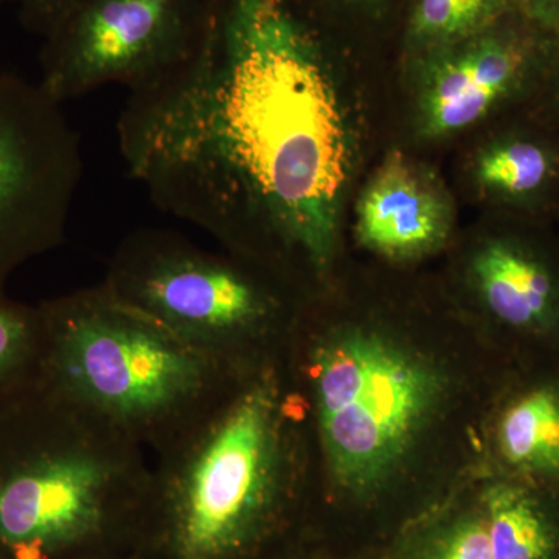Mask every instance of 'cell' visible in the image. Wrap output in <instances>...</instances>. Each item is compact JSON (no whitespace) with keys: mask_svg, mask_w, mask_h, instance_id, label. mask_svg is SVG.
<instances>
[{"mask_svg":"<svg viewBox=\"0 0 559 559\" xmlns=\"http://www.w3.org/2000/svg\"><path fill=\"white\" fill-rule=\"evenodd\" d=\"M128 173L164 212L253 260L329 274L352 173L336 80L289 0H218L189 57L130 91Z\"/></svg>","mask_w":559,"mask_h":559,"instance_id":"1","label":"cell"},{"mask_svg":"<svg viewBox=\"0 0 559 559\" xmlns=\"http://www.w3.org/2000/svg\"><path fill=\"white\" fill-rule=\"evenodd\" d=\"M305 406L280 360L238 374L154 454L148 513L165 559H249L277 532L305 476Z\"/></svg>","mask_w":559,"mask_h":559,"instance_id":"2","label":"cell"},{"mask_svg":"<svg viewBox=\"0 0 559 559\" xmlns=\"http://www.w3.org/2000/svg\"><path fill=\"white\" fill-rule=\"evenodd\" d=\"M40 392L153 454L191 428L241 373L191 347L102 283L40 301Z\"/></svg>","mask_w":559,"mask_h":559,"instance_id":"3","label":"cell"},{"mask_svg":"<svg viewBox=\"0 0 559 559\" xmlns=\"http://www.w3.org/2000/svg\"><path fill=\"white\" fill-rule=\"evenodd\" d=\"M142 448L39 392L0 414V559H72L148 513Z\"/></svg>","mask_w":559,"mask_h":559,"instance_id":"4","label":"cell"},{"mask_svg":"<svg viewBox=\"0 0 559 559\" xmlns=\"http://www.w3.org/2000/svg\"><path fill=\"white\" fill-rule=\"evenodd\" d=\"M296 360L325 476L355 496L380 491L440 409L447 384L439 367L373 329L318 331Z\"/></svg>","mask_w":559,"mask_h":559,"instance_id":"5","label":"cell"},{"mask_svg":"<svg viewBox=\"0 0 559 559\" xmlns=\"http://www.w3.org/2000/svg\"><path fill=\"white\" fill-rule=\"evenodd\" d=\"M213 252L175 231L142 229L112 253L102 286L235 373L277 356L286 305L238 253Z\"/></svg>","mask_w":559,"mask_h":559,"instance_id":"6","label":"cell"},{"mask_svg":"<svg viewBox=\"0 0 559 559\" xmlns=\"http://www.w3.org/2000/svg\"><path fill=\"white\" fill-rule=\"evenodd\" d=\"M80 138L39 83L0 72V294L61 245L79 190Z\"/></svg>","mask_w":559,"mask_h":559,"instance_id":"7","label":"cell"},{"mask_svg":"<svg viewBox=\"0 0 559 559\" xmlns=\"http://www.w3.org/2000/svg\"><path fill=\"white\" fill-rule=\"evenodd\" d=\"M194 0H76L49 33L39 84L64 103L108 84L134 91L193 50Z\"/></svg>","mask_w":559,"mask_h":559,"instance_id":"8","label":"cell"},{"mask_svg":"<svg viewBox=\"0 0 559 559\" xmlns=\"http://www.w3.org/2000/svg\"><path fill=\"white\" fill-rule=\"evenodd\" d=\"M554 40L511 14L491 31L426 55L418 87L425 138H450L492 114L533 102Z\"/></svg>","mask_w":559,"mask_h":559,"instance_id":"9","label":"cell"},{"mask_svg":"<svg viewBox=\"0 0 559 559\" xmlns=\"http://www.w3.org/2000/svg\"><path fill=\"white\" fill-rule=\"evenodd\" d=\"M477 296L496 325L559 352V252L522 227L487 238L473 260Z\"/></svg>","mask_w":559,"mask_h":559,"instance_id":"10","label":"cell"},{"mask_svg":"<svg viewBox=\"0 0 559 559\" xmlns=\"http://www.w3.org/2000/svg\"><path fill=\"white\" fill-rule=\"evenodd\" d=\"M454 209L436 175L400 151L378 165L360 191L356 237L364 248L392 260L436 252L450 238Z\"/></svg>","mask_w":559,"mask_h":559,"instance_id":"11","label":"cell"},{"mask_svg":"<svg viewBox=\"0 0 559 559\" xmlns=\"http://www.w3.org/2000/svg\"><path fill=\"white\" fill-rule=\"evenodd\" d=\"M511 385L492 425L500 476L559 499V362Z\"/></svg>","mask_w":559,"mask_h":559,"instance_id":"12","label":"cell"},{"mask_svg":"<svg viewBox=\"0 0 559 559\" xmlns=\"http://www.w3.org/2000/svg\"><path fill=\"white\" fill-rule=\"evenodd\" d=\"M474 176L485 197L522 218L558 212V128L543 117L507 128L480 151Z\"/></svg>","mask_w":559,"mask_h":559,"instance_id":"13","label":"cell"},{"mask_svg":"<svg viewBox=\"0 0 559 559\" xmlns=\"http://www.w3.org/2000/svg\"><path fill=\"white\" fill-rule=\"evenodd\" d=\"M479 509L492 559H559V499L543 489L496 477Z\"/></svg>","mask_w":559,"mask_h":559,"instance_id":"14","label":"cell"},{"mask_svg":"<svg viewBox=\"0 0 559 559\" xmlns=\"http://www.w3.org/2000/svg\"><path fill=\"white\" fill-rule=\"evenodd\" d=\"M44 349L39 305L0 294V414L39 392Z\"/></svg>","mask_w":559,"mask_h":559,"instance_id":"15","label":"cell"},{"mask_svg":"<svg viewBox=\"0 0 559 559\" xmlns=\"http://www.w3.org/2000/svg\"><path fill=\"white\" fill-rule=\"evenodd\" d=\"M514 13L513 0H418L411 40L428 55L491 31Z\"/></svg>","mask_w":559,"mask_h":559,"instance_id":"16","label":"cell"},{"mask_svg":"<svg viewBox=\"0 0 559 559\" xmlns=\"http://www.w3.org/2000/svg\"><path fill=\"white\" fill-rule=\"evenodd\" d=\"M418 559H492L480 509L454 518L430 533Z\"/></svg>","mask_w":559,"mask_h":559,"instance_id":"17","label":"cell"},{"mask_svg":"<svg viewBox=\"0 0 559 559\" xmlns=\"http://www.w3.org/2000/svg\"><path fill=\"white\" fill-rule=\"evenodd\" d=\"M533 102L539 103L540 116L559 130V39L554 40L549 61Z\"/></svg>","mask_w":559,"mask_h":559,"instance_id":"18","label":"cell"},{"mask_svg":"<svg viewBox=\"0 0 559 559\" xmlns=\"http://www.w3.org/2000/svg\"><path fill=\"white\" fill-rule=\"evenodd\" d=\"M522 20L551 40L559 39V0H513Z\"/></svg>","mask_w":559,"mask_h":559,"instance_id":"19","label":"cell"},{"mask_svg":"<svg viewBox=\"0 0 559 559\" xmlns=\"http://www.w3.org/2000/svg\"><path fill=\"white\" fill-rule=\"evenodd\" d=\"M31 20L47 32L53 31L76 0H22Z\"/></svg>","mask_w":559,"mask_h":559,"instance_id":"20","label":"cell"},{"mask_svg":"<svg viewBox=\"0 0 559 559\" xmlns=\"http://www.w3.org/2000/svg\"><path fill=\"white\" fill-rule=\"evenodd\" d=\"M358 2H374V0H358Z\"/></svg>","mask_w":559,"mask_h":559,"instance_id":"21","label":"cell"},{"mask_svg":"<svg viewBox=\"0 0 559 559\" xmlns=\"http://www.w3.org/2000/svg\"><path fill=\"white\" fill-rule=\"evenodd\" d=\"M0 2H2V0H0Z\"/></svg>","mask_w":559,"mask_h":559,"instance_id":"22","label":"cell"},{"mask_svg":"<svg viewBox=\"0 0 559 559\" xmlns=\"http://www.w3.org/2000/svg\"><path fill=\"white\" fill-rule=\"evenodd\" d=\"M558 213H559V210H558Z\"/></svg>","mask_w":559,"mask_h":559,"instance_id":"23","label":"cell"}]
</instances>
